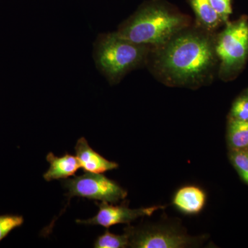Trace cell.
Here are the masks:
<instances>
[{"mask_svg": "<svg viewBox=\"0 0 248 248\" xmlns=\"http://www.w3.org/2000/svg\"><path fill=\"white\" fill-rule=\"evenodd\" d=\"M199 22L204 28L211 30L221 22V19L212 6L210 0H190Z\"/></svg>", "mask_w": 248, "mask_h": 248, "instance_id": "cell-11", "label": "cell"}, {"mask_svg": "<svg viewBox=\"0 0 248 248\" xmlns=\"http://www.w3.org/2000/svg\"><path fill=\"white\" fill-rule=\"evenodd\" d=\"M232 118L248 121V97H240L233 104L231 110Z\"/></svg>", "mask_w": 248, "mask_h": 248, "instance_id": "cell-16", "label": "cell"}, {"mask_svg": "<svg viewBox=\"0 0 248 248\" xmlns=\"http://www.w3.org/2000/svg\"><path fill=\"white\" fill-rule=\"evenodd\" d=\"M215 52L223 71H232L244 63L248 55V22L246 19L228 24L218 37Z\"/></svg>", "mask_w": 248, "mask_h": 248, "instance_id": "cell-5", "label": "cell"}, {"mask_svg": "<svg viewBox=\"0 0 248 248\" xmlns=\"http://www.w3.org/2000/svg\"><path fill=\"white\" fill-rule=\"evenodd\" d=\"M228 142L232 151L248 148V121L232 118L228 127Z\"/></svg>", "mask_w": 248, "mask_h": 248, "instance_id": "cell-12", "label": "cell"}, {"mask_svg": "<svg viewBox=\"0 0 248 248\" xmlns=\"http://www.w3.org/2000/svg\"><path fill=\"white\" fill-rule=\"evenodd\" d=\"M206 201V196L200 187L189 186L177 191L173 199V203L186 214H197L202 211Z\"/></svg>", "mask_w": 248, "mask_h": 248, "instance_id": "cell-10", "label": "cell"}, {"mask_svg": "<svg viewBox=\"0 0 248 248\" xmlns=\"http://www.w3.org/2000/svg\"><path fill=\"white\" fill-rule=\"evenodd\" d=\"M130 234L125 231L122 235L112 234L107 231L101 236H98L94 243L96 248H124L129 247Z\"/></svg>", "mask_w": 248, "mask_h": 248, "instance_id": "cell-13", "label": "cell"}, {"mask_svg": "<svg viewBox=\"0 0 248 248\" xmlns=\"http://www.w3.org/2000/svg\"><path fill=\"white\" fill-rule=\"evenodd\" d=\"M24 218L19 215H1L0 216V241L4 239L11 231L22 226Z\"/></svg>", "mask_w": 248, "mask_h": 248, "instance_id": "cell-15", "label": "cell"}, {"mask_svg": "<svg viewBox=\"0 0 248 248\" xmlns=\"http://www.w3.org/2000/svg\"><path fill=\"white\" fill-rule=\"evenodd\" d=\"M63 185L68 190L67 196L69 198L79 197L114 203L128 195L122 186L102 174L86 172L67 179L63 181Z\"/></svg>", "mask_w": 248, "mask_h": 248, "instance_id": "cell-4", "label": "cell"}, {"mask_svg": "<svg viewBox=\"0 0 248 248\" xmlns=\"http://www.w3.org/2000/svg\"><path fill=\"white\" fill-rule=\"evenodd\" d=\"M99 211L92 218L76 220L79 224L101 226L106 228L121 223H130L140 217H150L155 212L164 209L165 206L155 205L148 208L130 209L127 205H115L108 202L97 203Z\"/></svg>", "mask_w": 248, "mask_h": 248, "instance_id": "cell-7", "label": "cell"}, {"mask_svg": "<svg viewBox=\"0 0 248 248\" xmlns=\"http://www.w3.org/2000/svg\"><path fill=\"white\" fill-rule=\"evenodd\" d=\"M188 25L187 18L160 5L150 4L140 9L116 32L135 43L162 46Z\"/></svg>", "mask_w": 248, "mask_h": 248, "instance_id": "cell-2", "label": "cell"}, {"mask_svg": "<svg viewBox=\"0 0 248 248\" xmlns=\"http://www.w3.org/2000/svg\"><path fill=\"white\" fill-rule=\"evenodd\" d=\"M212 6L222 21H226L232 12L231 0H210Z\"/></svg>", "mask_w": 248, "mask_h": 248, "instance_id": "cell-17", "label": "cell"}, {"mask_svg": "<svg viewBox=\"0 0 248 248\" xmlns=\"http://www.w3.org/2000/svg\"><path fill=\"white\" fill-rule=\"evenodd\" d=\"M231 159L243 180L248 184V153L246 150L232 151Z\"/></svg>", "mask_w": 248, "mask_h": 248, "instance_id": "cell-14", "label": "cell"}, {"mask_svg": "<svg viewBox=\"0 0 248 248\" xmlns=\"http://www.w3.org/2000/svg\"><path fill=\"white\" fill-rule=\"evenodd\" d=\"M150 46L140 45L114 33L98 37L94 43L96 66L111 84H116L126 73L145 62Z\"/></svg>", "mask_w": 248, "mask_h": 248, "instance_id": "cell-3", "label": "cell"}, {"mask_svg": "<svg viewBox=\"0 0 248 248\" xmlns=\"http://www.w3.org/2000/svg\"><path fill=\"white\" fill-rule=\"evenodd\" d=\"M75 151L80 166L85 172L103 174L119 167L118 164L108 161L94 151L84 138L78 140Z\"/></svg>", "mask_w": 248, "mask_h": 248, "instance_id": "cell-8", "label": "cell"}, {"mask_svg": "<svg viewBox=\"0 0 248 248\" xmlns=\"http://www.w3.org/2000/svg\"><path fill=\"white\" fill-rule=\"evenodd\" d=\"M246 151H247L248 153V148H247V149L246 150Z\"/></svg>", "mask_w": 248, "mask_h": 248, "instance_id": "cell-18", "label": "cell"}, {"mask_svg": "<svg viewBox=\"0 0 248 248\" xmlns=\"http://www.w3.org/2000/svg\"><path fill=\"white\" fill-rule=\"evenodd\" d=\"M46 160L50 166L43 177L47 182L68 179L74 176L78 170L81 169L79 160L74 155L65 154L58 156L53 153H49Z\"/></svg>", "mask_w": 248, "mask_h": 248, "instance_id": "cell-9", "label": "cell"}, {"mask_svg": "<svg viewBox=\"0 0 248 248\" xmlns=\"http://www.w3.org/2000/svg\"><path fill=\"white\" fill-rule=\"evenodd\" d=\"M130 234L129 247L136 248H182L197 244L200 240L182 231L167 227L125 228Z\"/></svg>", "mask_w": 248, "mask_h": 248, "instance_id": "cell-6", "label": "cell"}, {"mask_svg": "<svg viewBox=\"0 0 248 248\" xmlns=\"http://www.w3.org/2000/svg\"><path fill=\"white\" fill-rule=\"evenodd\" d=\"M216 55L208 35L182 31L162 45L156 68L172 84H199L211 73Z\"/></svg>", "mask_w": 248, "mask_h": 248, "instance_id": "cell-1", "label": "cell"}]
</instances>
